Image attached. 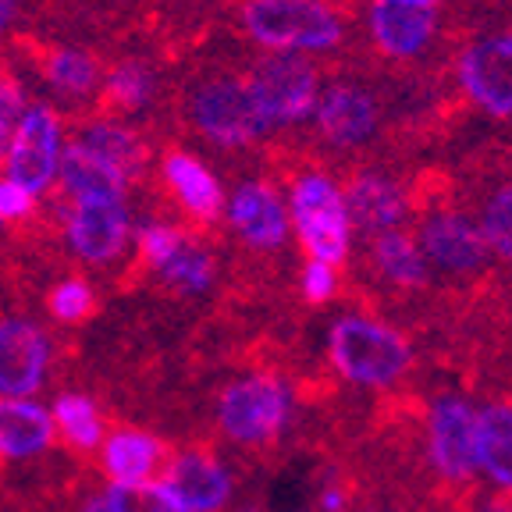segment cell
I'll return each mask as SVG.
<instances>
[{
    "instance_id": "1",
    "label": "cell",
    "mask_w": 512,
    "mask_h": 512,
    "mask_svg": "<svg viewBox=\"0 0 512 512\" xmlns=\"http://www.w3.org/2000/svg\"><path fill=\"white\" fill-rule=\"evenodd\" d=\"M292 424V388L278 367H249L246 374L224 381L210 399V445H228L239 456L264 459L281 445Z\"/></svg>"
},
{
    "instance_id": "2",
    "label": "cell",
    "mask_w": 512,
    "mask_h": 512,
    "mask_svg": "<svg viewBox=\"0 0 512 512\" xmlns=\"http://www.w3.org/2000/svg\"><path fill=\"white\" fill-rule=\"evenodd\" d=\"M424 463L434 502L466 512L477 495V409L459 392H445L424 413Z\"/></svg>"
},
{
    "instance_id": "3",
    "label": "cell",
    "mask_w": 512,
    "mask_h": 512,
    "mask_svg": "<svg viewBox=\"0 0 512 512\" xmlns=\"http://www.w3.org/2000/svg\"><path fill=\"white\" fill-rule=\"evenodd\" d=\"M328 360L342 381L360 388H388L413 370V342L381 320L349 313L331 324Z\"/></svg>"
},
{
    "instance_id": "4",
    "label": "cell",
    "mask_w": 512,
    "mask_h": 512,
    "mask_svg": "<svg viewBox=\"0 0 512 512\" xmlns=\"http://www.w3.org/2000/svg\"><path fill=\"white\" fill-rule=\"evenodd\" d=\"M68 345L47 324L18 313L0 317V402H22L68 374Z\"/></svg>"
},
{
    "instance_id": "5",
    "label": "cell",
    "mask_w": 512,
    "mask_h": 512,
    "mask_svg": "<svg viewBox=\"0 0 512 512\" xmlns=\"http://www.w3.org/2000/svg\"><path fill=\"white\" fill-rule=\"evenodd\" d=\"M239 22L260 47L281 54L331 50L342 40V22L324 0H246Z\"/></svg>"
},
{
    "instance_id": "6",
    "label": "cell",
    "mask_w": 512,
    "mask_h": 512,
    "mask_svg": "<svg viewBox=\"0 0 512 512\" xmlns=\"http://www.w3.org/2000/svg\"><path fill=\"white\" fill-rule=\"evenodd\" d=\"M61 228L75 260L93 267L114 264L128 246L132 214L125 200H61L50 196V217L40 214V232Z\"/></svg>"
},
{
    "instance_id": "7",
    "label": "cell",
    "mask_w": 512,
    "mask_h": 512,
    "mask_svg": "<svg viewBox=\"0 0 512 512\" xmlns=\"http://www.w3.org/2000/svg\"><path fill=\"white\" fill-rule=\"evenodd\" d=\"M246 93L260 128L296 125L310 118L320 100L317 68L303 54H271L249 72Z\"/></svg>"
},
{
    "instance_id": "8",
    "label": "cell",
    "mask_w": 512,
    "mask_h": 512,
    "mask_svg": "<svg viewBox=\"0 0 512 512\" xmlns=\"http://www.w3.org/2000/svg\"><path fill=\"white\" fill-rule=\"evenodd\" d=\"M292 221L310 260L338 267L349 256V214L338 185L324 175H303L292 185Z\"/></svg>"
},
{
    "instance_id": "9",
    "label": "cell",
    "mask_w": 512,
    "mask_h": 512,
    "mask_svg": "<svg viewBox=\"0 0 512 512\" xmlns=\"http://www.w3.org/2000/svg\"><path fill=\"white\" fill-rule=\"evenodd\" d=\"M160 488L189 512H224L235 498V473L217 445L207 438H189L175 445Z\"/></svg>"
},
{
    "instance_id": "10",
    "label": "cell",
    "mask_w": 512,
    "mask_h": 512,
    "mask_svg": "<svg viewBox=\"0 0 512 512\" xmlns=\"http://www.w3.org/2000/svg\"><path fill=\"white\" fill-rule=\"evenodd\" d=\"M185 114L203 139L224 146V150L249 146L264 132L253 114V104H249L246 82L232 79V75L196 79V86L189 89V100H185Z\"/></svg>"
},
{
    "instance_id": "11",
    "label": "cell",
    "mask_w": 512,
    "mask_h": 512,
    "mask_svg": "<svg viewBox=\"0 0 512 512\" xmlns=\"http://www.w3.org/2000/svg\"><path fill=\"white\" fill-rule=\"evenodd\" d=\"M61 139H64V118L50 104H29L22 121L15 125L4 150V168L8 182L22 185L32 196L50 192L57 178V160H61Z\"/></svg>"
},
{
    "instance_id": "12",
    "label": "cell",
    "mask_w": 512,
    "mask_h": 512,
    "mask_svg": "<svg viewBox=\"0 0 512 512\" xmlns=\"http://www.w3.org/2000/svg\"><path fill=\"white\" fill-rule=\"evenodd\" d=\"M171 452L175 445L157 434L139 431L136 424H118L111 434H104L96 456H100V473L111 477L114 488H143V484H160Z\"/></svg>"
},
{
    "instance_id": "13",
    "label": "cell",
    "mask_w": 512,
    "mask_h": 512,
    "mask_svg": "<svg viewBox=\"0 0 512 512\" xmlns=\"http://www.w3.org/2000/svg\"><path fill=\"white\" fill-rule=\"evenodd\" d=\"M160 175H164L175 207L192 224V232H207L210 224H217L224 210V192L203 160H196L185 150H168L160 160Z\"/></svg>"
},
{
    "instance_id": "14",
    "label": "cell",
    "mask_w": 512,
    "mask_h": 512,
    "mask_svg": "<svg viewBox=\"0 0 512 512\" xmlns=\"http://www.w3.org/2000/svg\"><path fill=\"white\" fill-rule=\"evenodd\" d=\"M25 47L36 75L64 104H93L104 82V68L93 50L68 47V43H25Z\"/></svg>"
},
{
    "instance_id": "15",
    "label": "cell",
    "mask_w": 512,
    "mask_h": 512,
    "mask_svg": "<svg viewBox=\"0 0 512 512\" xmlns=\"http://www.w3.org/2000/svg\"><path fill=\"white\" fill-rule=\"evenodd\" d=\"M228 224L256 253H278L288 239V210L267 182H242L232 192Z\"/></svg>"
},
{
    "instance_id": "16",
    "label": "cell",
    "mask_w": 512,
    "mask_h": 512,
    "mask_svg": "<svg viewBox=\"0 0 512 512\" xmlns=\"http://www.w3.org/2000/svg\"><path fill=\"white\" fill-rule=\"evenodd\" d=\"M459 79L466 93L495 118L512 114V36H491L477 43L459 61Z\"/></svg>"
},
{
    "instance_id": "17",
    "label": "cell",
    "mask_w": 512,
    "mask_h": 512,
    "mask_svg": "<svg viewBox=\"0 0 512 512\" xmlns=\"http://www.w3.org/2000/svg\"><path fill=\"white\" fill-rule=\"evenodd\" d=\"M424 239V260L438 264L448 274H470L488 260V242L480 235V228L463 214H431L420 228Z\"/></svg>"
},
{
    "instance_id": "18",
    "label": "cell",
    "mask_w": 512,
    "mask_h": 512,
    "mask_svg": "<svg viewBox=\"0 0 512 512\" xmlns=\"http://www.w3.org/2000/svg\"><path fill=\"white\" fill-rule=\"evenodd\" d=\"M68 139H75L89 153L107 160L125 182H146V175H150V143H146L143 132L128 128L125 121H107V118L79 121V128Z\"/></svg>"
},
{
    "instance_id": "19",
    "label": "cell",
    "mask_w": 512,
    "mask_h": 512,
    "mask_svg": "<svg viewBox=\"0 0 512 512\" xmlns=\"http://www.w3.org/2000/svg\"><path fill=\"white\" fill-rule=\"evenodd\" d=\"M128 182L118 171L89 153L82 143L68 139L57 160V189L54 196L61 200H125Z\"/></svg>"
},
{
    "instance_id": "20",
    "label": "cell",
    "mask_w": 512,
    "mask_h": 512,
    "mask_svg": "<svg viewBox=\"0 0 512 512\" xmlns=\"http://www.w3.org/2000/svg\"><path fill=\"white\" fill-rule=\"evenodd\" d=\"M313 118L331 146H356L377 128V104L356 86H331L313 107Z\"/></svg>"
},
{
    "instance_id": "21",
    "label": "cell",
    "mask_w": 512,
    "mask_h": 512,
    "mask_svg": "<svg viewBox=\"0 0 512 512\" xmlns=\"http://www.w3.org/2000/svg\"><path fill=\"white\" fill-rule=\"evenodd\" d=\"M157 100V75L143 57H125L104 75L100 82V93L93 100L96 118L121 121V118H136L146 107Z\"/></svg>"
},
{
    "instance_id": "22",
    "label": "cell",
    "mask_w": 512,
    "mask_h": 512,
    "mask_svg": "<svg viewBox=\"0 0 512 512\" xmlns=\"http://www.w3.org/2000/svg\"><path fill=\"white\" fill-rule=\"evenodd\" d=\"M370 32L377 47L392 57H409L424 50L434 32V8L424 4H399V0H377L370 8Z\"/></svg>"
},
{
    "instance_id": "23",
    "label": "cell",
    "mask_w": 512,
    "mask_h": 512,
    "mask_svg": "<svg viewBox=\"0 0 512 512\" xmlns=\"http://www.w3.org/2000/svg\"><path fill=\"white\" fill-rule=\"evenodd\" d=\"M54 420L32 402H0V470L8 463L43 456L54 445Z\"/></svg>"
},
{
    "instance_id": "24",
    "label": "cell",
    "mask_w": 512,
    "mask_h": 512,
    "mask_svg": "<svg viewBox=\"0 0 512 512\" xmlns=\"http://www.w3.org/2000/svg\"><path fill=\"white\" fill-rule=\"evenodd\" d=\"M342 200H345L349 224H356V228L367 235L392 232L395 224L402 221V214H406V196H402V189L381 175H360L349 185V192H345Z\"/></svg>"
},
{
    "instance_id": "25",
    "label": "cell",
    "mask_w": 512,
    "mask_h": 512,
    "mask_svg": "<svg viewBox=\"0 0 512 512\" xmlns=\"http://www.w3.org/2000/svg\"><path fill=\"white\" fill-rule=\"evenodd\" d=\"M477 459L502 495H512V402L495 399L477 409Z\"/></svg>"
},
{
    "instance_id": "26",
    "label": "cell",
    "mask_w": 512,
    "mask_h": 512,
    "mask_svg": "<svg viewBox=\"0 0 512 512\" xmlns=\"http://www.w3.org/2000/svg\"><path fill=\"white\" fill-rule=\"evenodd\" d=\"M214 281H217L214 253L203 246L185 242L168 264L157 267L143 285L153 288V292H160L164 299H192V296H203Z\"/></svg>"
},
{
    "instance_id": "27",
    "label": "cell",
    "mask_w": 512,
    "mask_h": 512,
    "mask_svg": "<svg viewBox=\"0 0 512 512\" xmlns=\"http://www.w3.org/2000/svg\"><path fill=\"white\" fill-rule=\"evenodd\" d=\"M54 434H61V448L75 459H93L104 445V416L89 395L61 392L54 402Z\"/></svg>"
},
{
    "instance_id": "28",
    "label": "cell",
    "mask_w": 512,
    "mask_h": 512,
    "mask_svg": "<svg viewBox=\"0 0 512 512\" xmlns=\"http://www.w3.org/2000/svg\"><path fill=\"white\" fill-rule=\"evenodd\" d=\"M370 260L384 281L399 288H424L427 285V260L406 232H381L370 242Z\"/></svg>"
},
{
    "instance_id": "29",
    "label": "cell",
    "mask_w": 512,
    "mask_h": 512,
    "mask_svg": "<svg viewBox=\"0 0 512 512\" xmlns=\"http://www.w3.org/2000/svg\"><path fill=\"white\" fill-rule=\"evenodd\" d=\"M43 306H47V313L61 328H82V324H89L96 317L100 299H96V288L82 274H64V278H57L47 288Z\"/></svg>"
},
{
    "instance_id": "30",
    "label": "cell",
    "mask_w": 512,
    "mask_h": 512,
    "mask_svg": "<svg viewBox=\"0 0 512 512\" xmlns=\"http://www.w3.org/2000/svg\"><path fill=\"white\" fill-rule=\"evenodd\" d=\"M480 235L502 260H512V185L491 196V203L484 207V221H480Z\"/></svg>"
},
{
    "instance_id": "31",
    "label": "cell",
    "mask_w": 512,
    "mask_h": 512,
    "mask_svg": "<svg viewBox=\"0 0 512 512\" xmlns=\"http://www.w3.org/2000/svg\"><path fill=\"white\" fill-rule=\"evenodd\" d=\"M107 505L111 512H189L160 488V484H143V488H107Z\"/></svg>"
},
{
    "instance_id": "32",
    "label": "cell",
    "mask_w": 512,
    "mask_h": 512,
    "mask_svg": "<svg viewBox=\"0 0 512 512\" xmlns=\"http://www.w3.org/2000/svg\"><path fill=\"white\" fill-rule=\"evenodd\" d=\"M0 224H15L22 232H40V203L32 192H25L22 185L0 178Z\"/></svg>"
},
{
    "instance_id": "33",
    "label": "cell",
    "mask_w": 512,
    "mask_h": 512,
    "mask_svg": "<svg viewBox=\"0 0 512 512\" xmlns=\"http://www.w3.org/2000/svg\"><path fill=\"white\" fill-rule=\"evenodd\" d=\"M299 288H303V299L310 306H324L338 292L335 267L320 264V260H310V264L303 267V281H299Z\"/></svg>"
},
{
    "instance_id": "34",
    "label": "cell",
    "mask_w": 512,
    "mask_h": 512,
    "mask_svg": "<svg viewBox=\"0 0 512 512\" xmlns=\"http://www.w3.org/2000/svg\"><path fill=\"white\" fill-rule=\"evenodd\" d=\"M22 15V0H0V36L11 32V25Z\"/></svg>"
},
{
    "instance_id": "35",
    "label": "cell",
    "mask_w": 512,
    "mask_h": 512,
    "mask_svg": "<svg viewBox=\"0 0 512 512\" xmlns=\"http://www.w3.org/2000/svg\"><path fill=\"white\" fill-rule=\"evenodd\" d=\"M75 512H111V505H107V491H89V495H82L79 509Z\"/></svg>"
},
{
    "instance_id": "36",
    "label": "cell",
    "mask_w": 512,
    "mask_h": 512,
    "mask_svg": "<svg viewBox=\"0 0 512 512\" xmlns=\"http://www.w3.org/2000/svg\"><path fill=\"white\" fill-rule=\"evenodd\" d=\"M399 4H424V8H434V0H399Z\"/></svg>"
},
{
    "instance_id": "37",
    "label": "cell",
    "mask_w": 512,
    "mask_h": 512,
    "mask_svg": "<svg viewBox=\"0 0 512 512\" xmlns=\"http://www.w3.org/2000/svg\"><path fill=\"white\" fill-rule=\"evenodd\" d=\"M4 150H8V136H0V164H4Z\"/></svg>"
},
{
    "instance_id": "38",
    "label": "cell",
    "mask_w": 512,
    "mask_h": 512,
    "mask_svg": "<svg viewBox=\"0 0 512 512\" xmlns=\"http://www.w3.org/2000/svg\"><path fill=\"white\" fill-rule=\"evenodd\" d=\"M384 512H416V509H406V505H402V509H384Z\"/></svg>"
},
{
    "instance_id": "39",
    "label": "cell",
    "mask_w": 512,
    "mask_h": 512,
    "mask_svg": "<svg viewBox=\"0 0 512 512\" xmlns=\"http://www.w3.org/2000/svg\"><path fill=\"white\" fill-rule=\"evenodd\" d=\"M18 512H29V509H25V505H22V509H18Z\"/></svg>"
}]
</instances>
